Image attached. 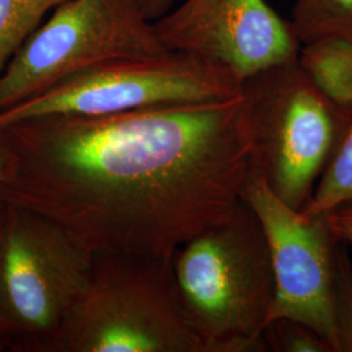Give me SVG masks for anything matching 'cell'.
I'll list each match as a JSON object with an SVG mask.
<instances>
[{
	"label": "cell",
	"instance_id": "cell-1",
	"mask_svg": "<svg viewBox=\"0 0 352 352\" xmlns=\"http://www.w3.org/2000/svg\"><path fill=\"white\" fill-rule=\"evenodd\" d=\"M0 131L3 202L50 218L93 253L171 258L244 200L252 174L241 90L225 101L52 115Z\"/></svg>",
	"mask_w": 352,
	"mask_h": 352
},
{
	"label": "cell",
	"instance_id": "cell-2",
	"mask_svg": "<svg viewBox=\"0 0 352 352\" xmlns=\"http://www.w3.org/2000/svg\"><path fill=\"white\" fill-rule=\"evenodd\" d=\"M176 295L206 352H269L265 327L274 299L269 244L243 200L171 256Z\"/></svg>",
	"mask_w": 352,
	"mask_h": 352
},
{
	"label": "cell",
	"instance_id": "cell-3",
	"mask_svg": "<svg viewBox=\"0 0 352 352\" xmlns=\"http://www.w3.org/2000/svg\"><path fill=\"white\" fill-rule=\"evenodd\" d=\"M38 352H206L176 295L171 258L94 253L88 287Z\"/></svg>",
	"mask_w": 352,
	"mask_h": 352
},
{
	"label": "cell",
	"instance_id": "cell-4",
	"mask_svg": "<svg viewBox=\"0 0 352 352\" xmlns=\"http://www.w3.org/2000/svg\"><path fill=\"white\" fill-rule=\"evenodd\" d=\"M241 98L253 141L252 170L282 201L302 212L351 115L309 82L296 59L243 81Z\"/></svg>",
	"mask_w": 352,
	"mask_h": 352
},
{
	"label": "cell",
	"instance_id": "cell-5",
	"mask_svg": "<svg viewBox=\"0 0 352 352\" xmlns=\"http://www.w3.org/2000/svg\"><path fill=\"white\" fill-rule=\"evenodd\" d=\"M94 253L50 218L4 204L0 322L14 351H36L88 287Z\"/></svg>",
	"mask_w": 352,
	"mask_h": 352
},
{
	"label": "cell",
	"instance_id": "cell-6",
	"mask_svg": "<svg viewBox=\"0 0 352 352\" xmlns=\"http://www.w3.org/2000/svg\"><path fill=\"white\" fill-rule=\"evenodd\" d=\"M167 52L142 0H65L0 72V111L90 67Z\"/></svg>",
	"mask_w": 352,
	"mask_h": 352
},
{
	"label": "cell",
	"instance_id": "cell-7",
	"mask_svg": "<svg viewBox=\"0 0 352 352\" xmlns=\"http://www.w3.org/2000/svg\"><path fill=\"white\" fill-rule=\"evenodd\" d=\"M240 90L241 82L226 68L192 54L168 51L157 58L115 60L80 71L0 111V129L52 115L98 116L225 101Z\"/></svg>",
	"mask_w": 352,
	"mask_h": 352
},
{
	"label": "cell",
	"instance_id": "cell-8",
	"mask_svg": "<svg viewBox=\"0 0 352 352\" xmlns=\"http://www.w3.org/2000/svg\"><path fill=\"white\" fill-rule=\"evenodd\" d=\"M244 200L258 217L269 244L274 299L267 322L291 318L312 327L338 352L333 305L336 250L327 217L304 218L252 170Z\"/></svg>",
	"mask_w": 352,
	"mask_h": 352
},
{
	"label": "cell",
	"instance_id": "cell-9",
	"mask_svg": "<svg viewBox=\"0 0 352 352\" xmlns=\"http://www.w3.org/2000/svg\"><path fill=\"white\" fill-rule=\"evenodd\" d=\"M154 28L167 50L221 65L240 82L296 59L302 46L266 0H184Z\"/></svg>",
	"mask_w": 352,
	"mask_h": 352
},
{
	"label": "cell",
	"instance_id": "cell-10",
	"mask_svg": "<svg viewBox=\"0 0 352 352\" xmlns=\"http://www.w3.org/2000/svg\"><path fill=\"white\" fill-rule=\"evenodd\" d=\"M296 62L324 97L352 115V41L324 37L300 46Z\"/></svg>",
	"mask_w": 352,
	"mask_h": 352
},
{
	"label": "cell",
	"instance_id": "cell-11",
	"mask_svg": "<svg viewBox=\"0 0 352 352\" xmlns=\"http://www.w3.org/2000/svg\"><path fill=\"white\" fill-rule=\"evenodd\" d=\"M349 202H352V115L337 151L300 214L304 218H322Z\"/></svg>",
	"mask_w": 352,
	"mask_h": 352
},
{
	"label": "cell",
	"instance_id": "cell-12",
	"mask_svg": "<svg viewBox=\"0 0 352 352\" xmlns=\"http://www.w3.org/2000/svg\"><path fill=\"white\" fill-rule=\"evenodd\" d=\"M289 21L300 45L324 37L352 41V0H296Z\"/></svg>",
	"mask_w": 352,
	"mask_h": 352
},
{
	"label": "cell",
	"instance_id": "cell-13",
	"mask_svg": "<svg viewBox=\"0 0 352 352\" xmlns=\"http://www.w3.org/2000/svg\"><path fill=\"white\" fill-rule=\"evenodd\" d=\"M65 0H0V72L43 19Z\"/></svg>",
	"mask_w": 352,
	"mask_h": 352
},
{
	"label": "cell",
	"instance_id": "cell-14",
	"mask_svg": "<svg viewBox=\"0 0 352 352\" xmlns=\"http://www.w3.org/2000/svg\"><path fill=\"white\" fill-rule=\"evenodd\" d=\"M263 336L269 352H334L312 327L291 318L272 320Z\"/></svg>",
	"mask_w": 352,
	"mask_h": 352
},
{
	"label": "cell",
	"instance_id": "cell-15",
	"mask_svg": "<svg viewBox=\"0 0 352 352\" xmlns=\"http://www.w3.org/2000/svg\"><path fill=\"white\" fill-rule=\"evenodd\" d=\"M333 305L338 352H352V265L342 243L336 250Z\"/></svg>",
	"mask_w": 352,
	"mask_h": 352
},
{
	"label": "cell",
	"instance_id": "cell-16",
	"mask_svg": "<svg viewBox=\"0 0 352 352\" xmlns=\"http://www.w3.org/2000/svg\"><path fill=\"white\" fill-rule=\"evenodd\" d=\"M327 225L334 238L352 247V202L344 204L327 215Z\"/></svg>",
	"mask_w": 352,
	"mask_h": 352
},
{
	"label": "cell",
	"instance_id": "cell-17",
	"mask_svg": "<svg viewBox=\"0 0 352 352\" xmlns=\"http://www.w3.org/2000/svg\"><path fill=\"white\" fill-rule=\"evenodd\" d=\"M174 3L175 0H142L145 13L151 21L158 20L164 13L168 12L173 8Z\"/></svg>",
	"mask_w": 352,
	"mask_h": 352
},
{
	"label": "cell",
	"instance_id": "cell-18",
	"mask_svg": "<svg viewBox=\"0 0 352 352\" xmlns=\"http://www.w3.org/2000/svg\"><path fill=\"white\" fill-rule=\"evenodd\" d=\"M6 168H7V145L3 138V133L0 131V192H1V186L4 182V176H6ZM4 205V202L1 200V195H0V208Z\"/></svg>",
	"mask_w": 352,
	"mask_h": 352
},
{
	"label": "cell",
	"instance_id": "cell-19",
	"mask_svg": "<svg viewBox=\"0 0 352 352\" xmlns=\"http://www.w3.org/2000/svg\"><path fill=\"white\" fill-rule=\"evenodd\" d=\"M3 223H4V205L0 208V236H1V231H3ZM1 322H0V336H1Z\"/></svg>",
	"mask_w": 352,
	"mask_h": 352
}]
</instances>
